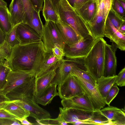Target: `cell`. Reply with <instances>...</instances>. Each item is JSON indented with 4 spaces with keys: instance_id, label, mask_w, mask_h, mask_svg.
<instances>
[{
    "instance_id": "6da1fadb",
    "label": "cell",
    "mask_w": 125,
    "mask_h": 125,
    "mask_svg": "<svg viewBox=\"0 0 125 125\" xmlns=\"http://www.w3.org/2000/svg\"><path fill=\"white\" fill-rule=\"evenodd\" d=\"M45 53L43 42L24 45H18L12 48L8 62L13 71H38Z\"/></svg>"
},
{
    "instance_id": "7a4b0ae2",
    "label": "cell",
    "mask_w": 125,
    "mask_h": 125,
    "mask_svg": "<svg viewBox=\"0 0 125 125\" xmlns=\"http://www.w3.org/2000/svg\"><path fill=\"white\" fill-rule=\"evenodd\" d=\"M35 78L32 77L25 83L13 89L10 92L12 100L30 113V116L36 121L48 119L51 118L50 113L40 107L34 99Z\"/></svg>"
},
{
    "instance_id": "3957f363",
    "label": "cell",
    "mask_w": 125,
    "mask_h": 125,
    "mask_svg": "<svg viewBox=\"0 0 125 125\" xmlns=\"http://www.w3.org/2000/svg\"><path fill=\"white\" fill-rule=\"evenodd\" d=\"M58 10L59 19L74 30L80 40L89 36H93L87 23L66 0H60Z\"/></svg>"
},
{
    "instance_id": "277c9868",
    "label": "cell",
    "mask_w": 125,
    "mask_h": 125,
    "mask_svg": "<svg viewBox=\"0 0 125 125\" xmlns=\"http://www.w3.org/2000/svg\"><path fill=\"white\" fill-rule=\"evenodd\" d=\"M103 38L95 39L90 51L84 58L87 71L96 80L104 75V49Z\"/></svg>"
},
{
    "instance_id": "5b68a950",
    "label": "cell",
    "mask_w": 125,
    "mask_h": 125,
    "mask_svg": "<svg viewBox=\"0 0 125 125\" xmlns=\"http://www.w3.org/2000/svg\"><path fill=\"white\" fill-rule=\"evenodd\" d=\"M42 41L45 52H52V49L55 44L60 45L63 49L66 43L57 26L56 22L46 21L43 26Z\"/></svg>"
},
{
    "instance_id": "8992f818",
    "label": "cell",
    "mask_w": 125,
    "mask_h": 125,
    "mask_svg": "<svg viewBox=\"0 0 125 125\" xmlns=\"http://www.w3.org/2000/svg\"><path fill=\"white\" fill-rule=\"evenodd\" d=\"M95 40L93 36H89L72 45H65L63 49L65 56L69 59L84 58L91 50Z\"/></svg>"
},
{
    "instance_id": "52a82bcc",
    "label": "cell",
    "mask_w": 125,
    "mask_h": 125,
    "mask_svg": "<svg viewBox=\"0 0 125 125\" xmlns=\"http://www.w3.org/2000/svg\"><path fill=\"white\" fill-rule=\"evenodd\" d=\"M36 73L33 70L27 71L11 70L7 77L6 84L0 92L5 95L10 91L28 82Z\"/></svg>"
},
{
    "instance_id": "ba28073f",
    "label": "cell",
    "mask_w": 125,
    "mask_h": 125,
    "mask_svg": "<svg viewBox=\"0 0 125 125\" xmlns=\"http://www.w3.org/2000/svg\"><path fill=\"white\" fill-rule=\"evenodd\" d=\"M76 77L83 94L94 110H101L104 108L106 104L105 99L101 95L96 86H94L82 79Z\"/></svg>"
},
{
    "instance_id": "9c48e42d",
    "label": "cell",
    "mask_w": 125,
    "mask_h": 125,
    "mask_svg": "<svg viewBox=\"0 0 125 125\" xmlns=\"http://www.w3.org/2000/svg\"><path fill=\"white\" fill-rule=\"evenodd\" d=\"M95 0L97 9L95 15L93 20L87 23L95 39L104 37V30L106 19L104 14V0Z\"/></svg>"
},
{
    "instance_id": "30bf717a",
    "label": "cell",
    "mask_w": 125,
    "mask_h": 125,
    "mask_svg": "<svg viewBox=\"0 0 125 125\" xmlns=\"http://www.w3.org/2000/svg\"><path fill=\"white\" fill-rule=\"evenodd\" d=\"M75 66L86 70L84 63V58L63 59L56 70V75L52 83H55L57 85L61 84L70 73L73 67Z\"/></svg>"
},
{
    "instance_id": "8fae6325",
    "label": "cell",
    "mask_w": 125,
    "mask_h": 125,
    "mask_svg": "<svg viewBox=\"0 0 125 125\" xmlns=\"http://www.w3.org/2000/svg\"><path fill=\"white\" fill-rule=\"evenodd\" d=\"M57 89L58 96L62 99L83 94L76 77L70 73L62 83L58 85Z\"/></svg>"
},
{
    "instance_id": "7c38bea8",
    "label": "cell",
    "mask_w": 125,
    "mask_h": 125,
    "mask_svg": "<svg viewBox=\"0 0 125 125\" xmlns=\"http://www.w3.org/2000/svg\"><path fill=\"white\" fill-rule=\"evenodd\" d=\"M16 32L20 45L39 42L42 41V36L34 29L26 23L18 24Z\"/></svg>"
},
{
    "instance_id": "4fadbf2b",
    "label": "cell",
    "mask_w": 125,
    "mask_h": 125,
    "mask_svg": "<svg viewBox=\"0 0 125 125\" xmlns=\"http://www.w3.org/2000/svg\"><path fill=\"white\" fill-rule=\"evenodd\" d=\"M116 45L112 42L111 45L106 42L105 43L104 75L105 77L112 76L116 75L117 59L115 52Z\"/></svg>"
},
{
    "instance_id": "5bb4252c",
    "label": "cell",
    "mask_w": 125,
    "mask_h": 125,
    "mask_svg": "<svg viewBox=\"0 0 125 125\" xmlns=\"http://www.w3.org/2000/svg\"><path fill=\"white\" fill-rule=\"evenodd\" d=\"M58 116L63 121L68 124L79 121H83L91 117L93 111L75 108L64 109L59 107Z\"/></svg>"
},
{
    "instance_id": "9a60e30c",
    "label": "cell",
    "mask_w": 125,
    "mask_h": 125,
    "mask_svg": "<svg viewBox=\"0 0 125 125\" xmlns=\"http://www.w3.org/2000/svg\"><path fill=\"white\" fill-rule=\"evenodd\" d=\"M104 34L115 43L118 48L122 51L125 50V35L120 32L112 24L107 17L105 22Z\"/></svg>"
},
{
    "instance_id": "2e32d148",
    "label": "cell",
    "mask_w": 125,
    "mask_h": 125,
    "mask_svg": "<svg viewBox=\"0 0 125 125\" xmlns=\"http://www.w3.org/2000/svg\"><path fill=\"white\" fill-rule=\"evenodd\" d=\"M61 103L64 109L75 108L91 111L94 110L83 94L70 98L62 99Z\"/></svg>"
},
{
    "instance_id": "e0dca14e",
    "label": "cell",
    "mask_w": 125,
    "mask_h": 125,
    "mask_svg": "<svg viewBox=\"0 0 125 125\" xmlns=\"http://www.w3.org/2000/svg\"><path fill=\"white\" fill-rule=\"evenodd\" d=\"M125 109L109 105L100 110L110 121L109 125H125Z\"/></svg>"
},
{
    "instance_id": "ac0fdd59",
    "label": "cell",
    "mask_w": 125,
    "mask_h": 125,
    "mask_svg": "<svg viewBox=\"0 0 125 125\" xmlns=\"http://www.w3.org/2000/svg\"><path fill=\"white\" fill-rule=\"evenodd\" d=\"M9 11L13 27L21 23H25V14L21 0H11Z\"/></svg>"
},
{
    "instance_id": "d6986e66",
    "label": "cell",
    "mask_w": 125,
    "mask_h": 125,
    "mask_svg": "<svg viewBox=\"0 0 125 125\" xmlns=\"http://www.w3.org/2000/svg\"><path fill=\"white\" fill-rule=\"evenodd\" d=\"M57 69H52L42 76L35 78V96L40 95L51 84L56 75Z\"/></svg>"
},
{
    "instance_id": "ffe728a7",
    "label": "cell",
    "mask_w": 125,
    "mask_h": 125,
    "mask_svg": "<svg viewBox=\"0 0 125 125\" xmlns=\"http://www.w3.org/2000/svg\"><path fill=\"white\" fill-rule=\"evenodd\" d=\"M62 60H59L54 56L52 52H45L44 61L36 74L35 78L39 77L52 69H57Z\"/></svg>"
},
{
    "instance_id": "44dd1931",
    "label": "cell",
    "mask_w": 125,
    "mask_h": 125,
    "mask_svg": "<svg viewBox=\"0 0 125 125\" xmlns=\"http://www.w3.org/2000/svg\"><path fill=\"white\" fill-rule=\"evenodd\" d=\"M56 23L66 44L71 45L80 40L75 31L70 26L60 19Z\"/></svg>"
},
{
    "instance_id": "7402d4cb",
    "label": "cell",
    "mask_w": 125,
    "mask_h": 125,
    "mask_svg": "<svg viewBox=\"0 0 125 125\" xmlns=\"http://www.w3.org/2000/svg\"><path fill=\"white\" fill-rule=\"evenodd\" d=\"M57 85L55 83H51L40 95L37 96L34 95V99L36 102L44 106L51 103L54 97L58 96L57 90Z\"/></svg>"
},
{
    "instance_id": "603a6c76",
    "label": "cell",
    "mask_w": 125,
    "mask_h": 125,
    "mask_svg": "<svg viewBox=\"0 0 125 125\" xmlns=\"http://www.w3.org/2000/svg\"><path fill=\"white\" fill-rule=\"evenodd\" d=\"M97 9L95 0H91L79 8L75 10L87 23L91 22L95 15Z\"/></svg>"
},
{
    "instance_id": "cb8c5ba5",
    "label": "cell",
    "mask_w": 125,
    "mask_h": 125,
    "mask_svg": "<svg viewBox=\"0 0 125 125\" xmlns=\"http://www.w3.org/2000/svg\"><path fill=\"white\" fill-rule=\"evenodd\" d=\"M117 76H102L96 80V86L101 95L104 99L112 86L115 83Z\"/></svg>"
},
{
    "instance_id": "d4e9b609",
    "label": "cell",
    "mask_w": 125,
    "mask_h": 125,
    "mask_svg": "<svg viewBox=\"0 0 125 125\" xmlns=\"http://www.w3.org/2000/svg\"><path fill=\"white\" fill-rule=\"evenodd\" d=\"M3 109L15 117L16 119H21L30 116V113L16 104L15 100L7 101Z\"/></svg>"
},
{
    "instance_id": "484cf974",
    "label": "cell",
    "mask_w": 125,
    "mask_h": 125,
    "mask_svg": "<svg viewBox=\"0 0 125 125\" xmlns=\"http://www.w3.org/2000/svg\"><path fill=\"white\" fill-rule=\"evenodd\" d=\"M0 27L6 34L10 31L13 27L9 10L7 7H0Z\"/></svg>"
},
{
    "instance_id": "4316f807",
    "label": "cell",
    "mask_w": 125,
    "mask_h": 125,
    "mask_svg": "<svg viewBox=\"0 0 125 125\" xmlns=\"http://www.w3.org/2000/svg\"><path fill=\"white\" fill-rule=\"evenodd\" d=\"M42 14L45 21H51L57 23L59 18L50 0H44Z\"/></svg>"
},
{
    "instance_id": "83f0119b",
    "label": "cell",
    "mask_w": 125,
    "mask_h": 125,
    "mask_svg": "<svg viewBox=\"0 0 125 125\" xmlns=\"http://www.w3.org/2000/svg\"><path fill=\"white\" fill-rule=\"evenodd\" d=\"M88 125H109L110 121L103 114L100 110H94L90 118L83 121Z\"/></svg>"
},
{
    "instance_id": "f1b7e54d",
    "label": "cell",
    "mask_w": 125,
    "mask_h": 125,
    "mask_svg": "<svg viewBox=\"0 0 125 125\" xmlns=\"http://www.w3.org/2000/svg\"><path fill=\"white\" fill-rule=\"evenodd\" d=\"M72 75L80 78L94 86H96V81L87 70L81 69L76 66L73 67L70 72Z\"/></svg>"
},
{
    "instance_id": "f546056e",
    "label": "cell",
    "mask_w": 125,
    "mask_h": 125,
    "mask_svg": "<svg viewBox=\"0 0 125 125\" xmlns=\"http://www.w3.org/2000/svg\"><path fill=\"white\" fill-rule=\"evenodd\" d=\"M11 70L7 60L0 63V92L4 87L7 77Z\"/></svg>"
},
{
    "instance_id": "4dcf8cb0",
    "label": "cell",
    "mask_w": 125,
    "mask_h": 125,
    "mask_svg": "<svg viewBox=\"0 0 125 125\" xmlns=\"http://www.w3.org/2000/svg\"><path fill=\"white\" fill-rule=\"evenodd\" d=\"M40 12L34 9L31 20L29 24L42 37L43 28L40 15Z\"/></svg>"
},
{
    "instance_id": "1f68e13d",
    "label": "cell",
    "mask_w": 125,
    "mask_h": 125,
    "mask_svg": "<svg viewBox=\"0 0 125 125\" xmlns=\"http://www.w3.org/2000/svg\"><path fill=\"white\" fill-rule=\"evenodd\" d=\"M18 24L13 27L11 31L7 34L5 38V41L11 48L20 44L16 32Z\"/></svg>"
},
{
    "instance_id": "d6a6232c",
    "label": "cell",
    "mask_w": 125,
    "mask_h": 125,
    "mask_svg": "<svg viewBox=\"0 0 125 125\" xmlns=\"http://www.w3.org/2000/svg\"><path fill=\"white\" fill-rule=\"evenodd\" d=\"M25 14V23L29 24L32 18L34 9L30 0H21Z\"/></svg>"
},
{
    "instance_id": "836d02e7",
    "label": "cell",
    "mask_w": 125,
    "mask_h": 125,
    "mask_svg": "<svg viewBox=\"0 0 125 125\" xmlns=\"http://www.w3.org/2000/svg\"><path fill=\"white\" fill-rule=\"evenodd\" d=\"M111 9L117 16L125 20V10L118 0H112Z\"/></svg>"
},
{
    "instance_id": "e575fe53",
    "label": "cell",
    "mask_w": 125,
    "mask_h": 125,
    "mask_svg": "<svg viewBox=\"0 0 125 125\" xmlns=\"http://www.w3.org/2000/svg\"><path fill=\"white\" fill-rule=\"evenodd\" d=\"M12 48L5 41L0 46V63L5 60L8 61L11 53Z\"/></svg>"
},
{
    "instance_id": "d590c367",
    "label": "cell",
    "mask_w": 125,
    "mask_h": 125,
    "mask_svg": "<svg viewBox=\"0 0 125 125\" xmlns=\"http://www.w3.org/2000/svg\"><path fill=\"white\" fill-rule=\"evenodd\" d=\"M107 17L112 24L118 30L122 25L125 23V20L117 16L111 9L109 11Z\"/></svg>"
},
{
    "instance_id": "8d00e7d4",
    "label": "cell",
    "mask_w": 125,
    "mask_h": 125,
    "mask_svg": "<svg viewBox=\"0 0 125 125\" xmlns=\"http://www.w3.org/2000/svg\"><path fill=\"white\" fill-rule=\"evenodd\" d=\"M119 89L116 83L111 87L105 98L106 104L109 106L110 104L118 94Z\"/></svg>"
},
{
    "instance_id": "74e56055",
    "label": "cell",
    "mask_w": 125,
    "mask_h": 125,
    "mask_svg": "<svg viewBox=\"0 0 125 125\" xmlns=\"http://www.w3.org/2000/svg\"><path fill=\"white\" fill-rule=\"evenodd\" d=\"M53 55L60 60H62L65 56L63 49L60 45L55 44L52 49Z\"/></svg>"
},
{
    "instance_id": "f35d334b",
    "label": "cell",
    "mask_w": 125,
    "mask_h": 125,
    "mask_svg": "<svg viewBox=\"0 0 125 125\" xmlns=\"http://www.w3.org/2000/svg\"><path fill=\"white\" fill-rule=\"evenodd\" d=\"M117 76L115 83L120 86L125 85V67H124L120 72Z\"/></svg>"
},
{
    "instance_id": "ab89813d",
    "label": "cell",
    "mask_w": 125,
    "mask_h": 125,
    "mask_svg": "<svg viewBox=\"0 0 125 125\" xmlns=\"http://www.w3.org/2000/svg\"><path fill=\"white\" fill-rule=\"evenodd\" d=\"M91 0H66L70 5L74 9H78L86 3Z\"/></svg>"
},
{
    "instance_id": "60d3db41",
    "label": "cell",
    "mask_w": 125,
    "mask_h": 125,
    "mask_svg": "<svg viewBox=\"0 0 125 125\" xmlns=\"http://www.w3.org/2000/svg\"><path fill=\"white\" fill-rule=\"evenodd\" d=\"M21 125L20 121L17 119L0 118V125Z\"/></svg>"
},
{
    "instance_id": "b9f144b4",
    "label": "cell",
    "mask_w": 125,
    "mask_h": 125,
    "mask_svg": "<svg viewBox=\"0 0 125 125\" xmlns=\"http://www.w3.org/2000/svg\"><path fill=\"white\" fill-rule=\"evenodd\" d=\"M34 9L38 12L42 11L44 0H30Z\"/></svg>"
},
{
    "instance_id": "7bdbcfd3",
    "label": "cell",
    "mask_w": 125,
    "mask_h": 125,
    "mask_svg": "<svg viewBox=\"0 0 125 125\" xmlns=\"http://www.w3.org/2000/svg\"><path fill=\"white\" fill-rule=\"evenodd\" d=\"M112 0H104V10L105 17L106 19L111 9Z\"/></svg>"
},
{
    "instance_id": "ee69618b",
    "label": "cell",
    "mask_w": 125,
    "mask_h": 125,
    "mask_svg": "<svg viewBox=\"0 0 125 125\" xmlns=\"http://www.w3.org/2000/svg\"><path fill=\"white\" fill-rule=\"evenodd\" d=\"M0 118L16 119L15 117L3 109L0 110Z\"/></svg>"
},
{
    "instance_id": "f6af8a7d",
    "label": "cell",
    "mask_w": 125,
    "mask_h": 125,
    "mask_svg": "<svg viewBox=\"0 0 125 125\" xmlns=\"http://www.w3.org/2000/svg\"><path fill=\"white\" fill-rule=\"evenodd\" d=\"M7 34L3 32L0 27V46L5 42Z\"/></svg>"
},
{
    "instance_id": "bcb514c9",
    "label": "cell",
    "mask_w": 125,
    "mask_h": 125,
    "mask_svg": "<svg viewBox=\"0 0 125 125\" xmlns=\"http://www.w3.org/2000/svg\"><path fill=\"white\" fill-rule=\"evenodd\" d=\"M27 118L26 117L21 119H16L19 121L21 125H33L34 124L31 123L28 121Z\"/></svg>"
},
{
    "instance_id": "7dc6e473",
    "label": "cell",
    "mask_w": 125,
    "mask_h": 125,
    "mask_svg": "<svg viewBox=\"0 0 125 125\" xmlns=\"http://www.w3.org/2000/svg\"><path fill=\"white\" fill-rule=\"evenodd\" d=\"M60 0H50L56 11L58 14V3Z\"/></svg>"
},
{
    "instance_id": "c3c4849f",
    "label": "cell",
    "mask_w": 125,
    "mask_h": 125,
    "mask_svg": "<svg viewBox=\"0 0 125 125\" xmlns=\"http://www.w3.org/2000/svg\"><path fill=\"white\" fill-rule=\"evenodd\" d=\"M10 101L5 96L0 92V103L5 101Z\"/></svg>"
},
{
    "instance_id": "681fc988",
    "label": "cell",
    "mask_w": 125,
    "mask_h": 125,
    "mask_svg": "<svg viewBox=\"0 0 125 125\" xmlns=\"http://www.w3.org/2000/svg\"><path fill=\"white\" fill-rule=\"evenodd\" d=\"M118 31L122 34L125 35V23L120 27Z\"/></svg>"
},
{
    "instance_id": "f907efd6",
    "label": "cell",
    "mask_w": 125,
    "mask_h": 125,
    "mask_svg": "<svg viewBox=\"0 0 125 125\" xmlns=\"http://www.w3.org/2000/svg\"><path fill=\"white\" fill-rule=\"evenodd\" d=\"M7 2L3 0H0V7H7Z\"/></svg>"
},
{
    "instance_id": "816d5d0a",
    "label": "cell",
    "mask_w": 125,
    "mask_h": 125,
    "mask_svg": "<svg viewBox=\"0 0 125 125\" xmlns=\"http://www.w3.org/2000/svg\"><path fill=\"white\" fill-rule=\"evenodd\" d=\"M119 3L125 10V0H118Z\"/></svg>"
},
{
    "instance_id": "f5cc1de1",
    "label": "cell",
    "mask_w": 125,
    "mask_h": 125,
    "mask_svg": "<svg viewBox=\"0 0 125 125\" xmlns=\"http://www.w3.org/2000/svg\"><path fill=\"white\" fill-rule=\"evenodd\" d=\"M7 101L3 102L0 103V110L3 108L5 105L7 104Z\"/></svg>"
}]
</instances>
